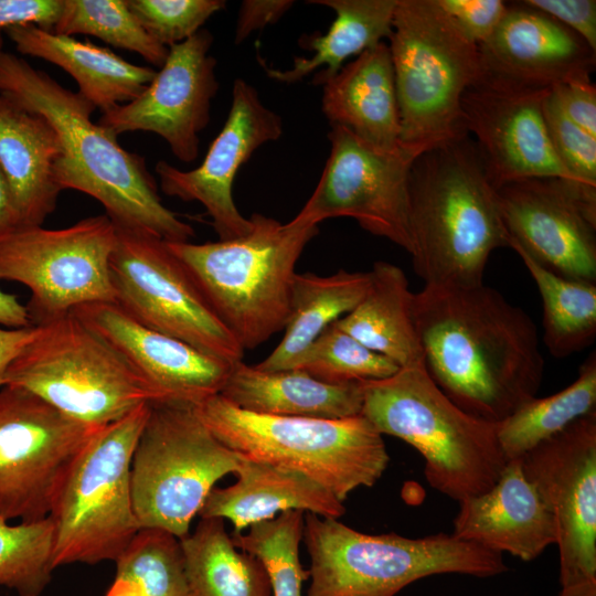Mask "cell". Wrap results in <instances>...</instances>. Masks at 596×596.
I'll return each instance as SVG.
<instances>
[{"mask_svg": "<svg viewBox=\"0 0 596 596\" xmlns=\"http://www.w3.org/2000/svg\"><path fill=\"white\" fill-rule=\"evenodd\" d=\"M413 313L426 372L462 411L499 423L536 396L544 371L536 327L498 290L425 285Z\"/></svg>", "mask_w": 596, "mask_h": 596, "instance_id": "1", "label": "cell"}, {"mask_svg": "<svg viewBox=\"0 0 596 596\" xmlns=\"http://www.w3.org/2000/svg\"><path fill=\"white\" fill-rule=\"evenodd\" d=\"M0 93L54 128L62 148L55 164L62 191L76 190L97 200L116 227L171 243L194 237L193 227L162 203L145 158L125 150L117 136L93 123L96 107L78 92L2 51Z\"/></svg>", "mask_w": 596, "mask_h": 596, "instance_id": "2", "label": "cell"}, {"mask_svg": "<svg viewBox=\"0 0 596 596\" xmlns=\"http://www.w3.org/2000/svg\"><path fill=\"white\" fill-rule=\"evenodd\" d=\"M414 272L425 285L476 286L508 247L497 189L467 135L421 153L409 171Z\"/></svg>", "mask_w": 596, "mask_h": 596, "instance_id": "3", "label": "cell"}, {"mask_svg": "<svg viewBox=\"0 0 596 596\" xmlns=\"http://www.w3.org/2000/svg\"><path fill=\"white\" fill-rule=\"evenodd\" d=\"M240 237L193 244L166 242L187 268L217 318L244 351L284 330L296 265L318 225L283 224L254 213Z\"/></svg>", "mask_w": 596, "mask_h": 596, "instance_id": "4", "label": "cell"}, {"mask_svg": "<svg viewBox=\"0 0 596 596\" xmlns=\"http://www.w3.org/2000/svg\"><path fill=\"white\" fill-rule=\"evenodd\" d=\"M361 385V415L382 436L397 437L423 456L430 487L460 502L498 481L508 462L498 441V423L462 411L423 364Z\"/></svg>", "mask_w": 596, "mask_h": 596, "instance_id": "5", "label": "cell"}, {"mask_svg": "<svg viewBox=\"0 0 596 596\" xmlns=\"http://www.w3.org/2000/svg\"><path fill=\"white\" fill-rule=\"evenodd\" d=\"M302 541L310 556L307 596H395L432 575L491 577L508 571L502 554L454 534H365L310 512Z\"/></svg>", "mask_w": 596, "mask_h": 596, "instance_id": "6", "label": "cell"}, {"mask_svg": "<svg viewBox=\"0 0 596 596\" xmlns=\"http://www.w3.org/2000/svg\"><path fill=\"white\" fill-rule=\"evenodd\" d=\"M194 406L232 450L298 471L342 502L355 489L374 486L390 461L382 435L361 414L338 419L263 415L241 409L220 394Z\"/></svg>", "mask_w": 596, "mask_h": 596, "instance_id": "7", "label": "cell"}, {"mask_svg": "<svg viewBox=\"0 0 596 596\" xmlns=\"http://www.w3.org/2000/svg\"><path fill=\"white\" fill-rule=\"evenodd\" d=\"M389 41L401 146L419 156L467 136L461 98L481 77L478 45L436 0H397Z\"/></svg>", "mask_w": 596, "mask_h": 596, "instance_id": "8", "label": "cell"}, {"mask_svg": "<svg viewBox=\"0 0 596 596\" xmlns=\"http://www.w3.org/2000/svg\"><path fill=\"white\" fill-rule=\"evenodd\" d=\"M150 404L97 429L72 462L50 518L54 568L116 561L140 530L131 461Z\"/></svg>", "mask_w": 596, "mask_h": 596, "instance_id": "9", "label": "cell"}, {"mask_svg": "<svg viewBox=\"0 0 596 596\" xmlns=\"http://www.w3.org/2000/svg\"><path fill=\"white\" fill-rule=\"evenodd\" d=\"M40 332L9 366L4 385L24 389L64 415L103 427L163 401L111 347L71 312Z\"/></svg>", "mask_w": 596, "mask_h": 596, "instance_id": "10", "label": "cell"}, {"mask_svg": "<svg viewBox=\"0 0 596 596\" xmlns=\"http://www.w3.org/2000/svg\"><path fill=\"white\" fill-rule=\"evenodd\" d=\"M244 457L213 435L194 405L151 403L130 472L140 529H161L179 539L188 535L214 485L234 473Z\"/></svg>", "mask_w": 596, "mask_h": 596, "instance_id": "11", "label": "cell"}, {"mask_svg": "<svg viewBox=\"0 0 596 596\" xmlns=\"http://www.w3.org/2000/svg\"><path fill=\"white\" fill-rule=\"evenodd\" d=\"M117 228L106 214L57 230L20 227L0 241V280L24 285L33 324L91 302H115L110 257Z\"/></svg>", "mask_w": 596, "mask_h": 596, "instance_id": "12", "label": "cell"}, {"mask_svg": "<svg viewBox=\"0 0 596 596\" xmlns=\"http://www.w3.org/2000/svg\"><path fill=\"white\" fill-rule=\"evenodd\" d=\"M117 228L110 257L115 304L141 324L231 365L244 350L164 241Z\"/></svg>", "mask_w": 596, "mask_h": 596, "instance_id": "13", "label": "cell"}, {"mask_svg": "<svg viewBox=\"0 0 596 596\" xmlns=\"http://www.w3.org/2000/svg\"><path fill=\"white\" fill-rule=\"evenodd\" d=\"M100 427L75 421L31 392L0 389V518H47L81 449Z\"/></svg>", "mask_w": 596, "mask_h": 596, "instance_id": "14", "label": "cell"}, {"mask_svg": "<svg viewBox=\"0 0 596 596\" xmlns=\"http://www.w3.org/2000/svg\"><path fill=\"white\" fill-rule=\"evenodd\" d=\"M330 126V153L319 182L292 220L318 225L351 217L411 254L409 171L418 155L402 146L382 150L345 127Z\"/></svg>", "mask_w": 596, "mask_h": 596, "instance_id": "15", "label": "cell"}, {"mask_svg": "<svg viewBox=\"0 0 596 596\" xmlns=\"http://www.w3.org/2000/svg\"><path fill=\"white\" fill-rule=\"evenodd\" d=\"M520 460L554 520L561 586L596 581V411Z\"/></svg>", "mask_w": 596, "mask_h": 596, "instance_id": "16", "label": "cell"}, {"mask_svg": "<svg viewBox=\"0 0 596 596\" xmlns=\"http://www.w3.org/2000/svg\"><path fill=\"white\" fill-rule=\"evenodd\" d=\"M497 195L509 242L558 276L596 284V188L536 177Z\"/></svg>", "mask_w": 596, "mask_h": 596, "instance_id": "17", "label": "cell"}, {"mask_svg": "<svg viewBox=\"0 0 596 596\" xmlns=\"http://www.w3.org/2000/svg\"><path fill=\"white\" fill-rule=\"evenodd\" d=\"M213 35L201 29L169 47L163 65L131 102L102 113L97 124L115 136L150 131L167 141L183 162L199 155V134L207 126L217 93L216 60L210 54Z\"/></svg>", "mask_w": 596, "mask_h": 596, "instance_id": "18", "label": "cell"}, {"mask_svg": "<svg viewBox=\"0 0 596 596\" xmlns=\"http://www.w3.org/2000/svg\"><path fill=\"white\" fill-rule=\"evenodd\" d=\"M281 135V117L262 103L253 85L236 78L226 120L202 163L182 171L160 160L156 172L161 190L182 201L200 202L221 241L243 236L251 231L252 223L234 203L233 182L240 168L260 146Z\"/></svg>", "mask_w": 596, "mask_h": 596, "instance_id": "19", "label": "cell"}, {"mask_svg": "<svg viewBox=\"0 0 596 596\" xmlns=\"http://www.w3.org/2000/svg\"><path fill=\"white\" fill-rule=\"evenodd\" d=\"M549 92L479 79L464 93V124L468 135L475 137L496 189L536 177L575 181L558 160L547 135L543 102Z\"/></svg>", "mask_w": 596, "mask_h": 596, "instance_id": "20", "label": "cell"}, {"mask_svg": "<svg viewBox=\"0 0 596 596\" xmlns=\"http://www.w3.org/2000/svg\"><path fill=\"white\" fill-rule=\"evenodd\" d=\"M478 50L480 79L522 89L551 91L568 81L589 79L596 66V51L578 34L523 1L509 2Z\"/></svg>", "mask_w": 596, "mask_h": 596, "instance_id": "21", "label": "cell"}, {"mask_svg": "<svg viewBox=\"0 0 596 596\" xmlns=\"http://www.w3.org/2000/svg\"><path fill=\"white\" fill-rule=\"evenodd\" d=\"M71 313L111 347L163 398L198 405L220 394L231 364L152 330L115 302H91Z\"/></svg>", "mask_w": 596, "mask_h": 596, "instance_id": "22", "label": "cell"}, {"mask_svg": "<svg viewBox=\"0 0 596 596\" xmlns=\"http://www.w3.org/2000/svg\"><path fill=\"white\" fill-rule=\"evenodd\" d=\"M455 536L522 561L556 544L554 520L525 478L521 460H509L492 488L459 502Z\"/></svg>", "mask_w": 596, "mask_h": 596, "instance_id": "23", "label": "cell"}, {"mask_svg": "<svg viewBox=\"0 0 596 596\" xmlns=\"http://www.w3.org/2000/svg\"><path fill=\"white\" fill-rule=\"evenodd\" d=\"M62 155L52 125L0 93V170L21 227L42 226L62 192L55 164Z\"/></svg>", "mask_w": 596, "mask_h": 596, "instance_id": "24", "label": "cell"}, {"mask_svg": "<svg viewBox=\"0 0 596 596\" xmlns=\"http://www.w3.org/2000/svg\"><path fill=\"white\" fill-rule=\"evenodd\" d=\"M234 473L235 483L210 491L199 512L201 519L228 520L240 533L288 510L334 519L345 513L342 501L298 471L244 457Z\"/></svg>", "mask_w": 596, "mask_h": 596, "instance_id": "25", "label": "cell"}, {"mask_svg": "<svg viewBox=\"0 0 596 596\" xmlns=\"http://www.w3.org/2000/svg\"><path fill=\"white\" fill-rule=\"evenodd\" d=\"M322 86V113L330 125L345 127L382 150L401 147L394 70L384 41L359 54Z\"/></svg>", "mask_w": 596, "mask_h": 596, "instance_id": "26", "label": "cell"}, {"mask_svg": "<svg viewBox=\"0 0 596 596\" xmlns=\"http://www.w3.org/2000/svg\"><path fill=\"white\" fill-rule=\"evenodd\" d=\"M4 31L21 54L47 61L67 72L76 81L78 93L102 113L138 97L157 72L129 63L107 47L33 24Z\"/></svg>", "mask_w": 596, "mask_h": 596, "instance_id": "27", "label": "cell"}, {"mask_svg": "<svg viewBox=\"0 0 596 596\" xmlns=\"http://www.w3.org/2000/svg\"><path fill=\"white\" fill-rule=\"evenodd\" d=\"M220 395L256 414L338 419L361 414V382L330 384L299 369L263 371L240 361L232 365Z\"/></svg>", "mask_w": 596, "mask_h": 596, "instance_id": "28", "label": "cell"}, {"mask_svg": "<svg viewBox=\"0 0 596 596\" xmlns=\"http://www.w3.org/2000/svg\"><path fill=\"white\" fill-rule=\"evenodd\" d=\"M370 287L362 300L336 324L400 368L424 365L407 277L384 260L373 264Z\"/></svg>", "mask_w": 596, "mask_h": 596, "instance_id": "29", "label": "cell"}, {"mask_svg": "<svg viewBox=\"0 0 596 596\" xmlns=\"http://www.w3.org/2000/svg\"><path fill=\"white\" fill-rule=\"evenodd\" d=\"M370 283V270L340 269L329 276L297 273L284 337L255 366L263 371L294 369L312 342L362 300Z\"/></svg>", "mask_w": 596, "mask_h": 596, "instance_id": "30", "label": "cell"}, {"mask_svg": "<svg viewBox=\"0 0 596 596\" xmlns=\"http://www.w3.org/2000/svg\"><path fill=\"white\" fill-rule=\"evenodd\" d=\"M330 8L336 18L323 35L309 38V57H295L289 70L270 67L257 54L267 75L278 82L295 83L316 70L313 83L322 85L334 76L347 58L389 39L397 0H311Z\"/></svg>", "mask_w": 596, "mask_h": 596, "instance_id": "31", "label": "cell"}, {"mask_svg": "<svg viewBox=\"0 0 596 596\" xmlns=\"http://www.w3.org/2000/svg\"><path fill=\"white\" fill-rule=\"evenodd\" d=\"M180 543L191 596H272L263 563L237 550L223 519H201Z\"/></svg>", "mask_w": 596, "mask_h": 596, "instance_id": "32", "label": "cell"}, {"mask_svg": "<svg viewBox=\"0 0 596 596\" xmlns=\"http://www.w3.org/2000/svg\"><path fill=\"white\" fill-rule=\"evenodd\" d=\"M596 411V353L579 366L576 380L562 391L532 397L498 423L497 437L507 461L520 459L576 419Z\"/></svg>", "mask_w": 596, "mask_h": 596, "instance_id": "33", "label": "cell"}, {"mask_svg": "<svg viewBox=\"0 0 596 596\" xmlns=\"http://www.w3.org/2000/svg\"><path fill=\"white\" fill-rule=\"evenodd\" d=\"M511 247L532 276L543 302V341L550 353L567 358L590 347L596 338V284L558 276Z\"/></svg>", "mask_w": 596, "mask_h": 596, "instance_id": "34", "label": "cell"}, {"mask_svg": "<svg viewBox=\"0 0 596 596\" xmlns=\"http://www.w3.org/2000/svg\"><path fill=\"white\" fill-rule=\"evenodd\" d=\"M115 563L105 596H191L180 539L168 531L140 529Z\"/></svg>", "mask_w": 596, "mask_h": 596, "instance_id": "35", "label": "cell"}, {"mask_svg": "<svg viewBox=\"0 0 596 596\" xmlns=\"http://www.w3.org/2000/svg\"><path fill=\"white\" fill-rule=\"evenodd\" d=\"M54 33L87 34L141 55L161 67L169 49L156 41L139 23L127 0H63Z\"/></svg>", "mask_w": 596, "mask_h": 596, "instance_id": "36", "label": "cell"}, {"mask_svg": "<svg viewBox=\"0 0 596 596\" xmlns=\"http://www.w3.org/2000/svg\"><path fill=\"white\" fill-rule=\"evenodd\" d=\"M305 512L288 510L249 526L247 533L232 534L238 550L256 556L264 565L272 596H302V584L309 578L299 558Z\"/></svg>", "mask_w": 596, "mask_h": 596, "instance_id": "37", "label": "cell"}, {"mask_svg": "<svg viewBox=\"0 0 596 596\" xmlns=\"http://www.w3.org/2000/svg\"><path fill=\"white\" fill-rule=\"evenodd\" d=\"M54 526L50 517L11 523L0 518V586L40 596L51 582Z\"/></svg>", "mask_w": 596, "mask_h": 596, "instance_id": "38", "label": "cell"}, {"mask_svg": "<svg viewBox=\"0 0 596 596\" xmlns=\"http://www.w3.org/2000/svg\"><path fill=\"white\" fill-rule=\"evenodd\" d=\"M294 369L326 383L348 384L386 379L401 368L362 344L334 322L312 342Z\"/></svg>", "mask_w": 596, "mask_h": 596, "instance_id": "39", "label": "cell"}, {"mask_svg": "<svg viewBox=\"0 0 596 596\" xmlns=\"http://www.w3.org/2000/svg\"><path fill=\"white\" fill-rule=\"evenodd\" d=\"M142 28L166 47L193 36L216 12L224 0H127Z\"/></svg>", "mask_w": 596, "mask_h": 596, "instance_id": "40", "label": "cell"}, {"mask_svg": "<svg viewBox=\"0 0 596 596\" xmlns=\"http://www.w3.org/2000/svg\"><path fill=\"white\" fill-rule=\"evenodd\" d=\"M543 117L558 160L575 181L596 188V137L563 113L551 91L543 102Z\"/></svg>", "mask_w": 596, "mask_h": 596, "instance_id": "41", "label": "cell"}, {"mask_svg": "<svg viewBox=\"0 0 596 596\" xmlns=\"http://www.w3.org/2000/svg\"><path fill=\"white\" fill-rule=\"evenodd\" d=\"M436 1L466 38L478 46L492 35L509 4L501 0Z\"/></svg>", "mask_w": 596, "mask_h": 596, "instance_id": "42", "label": "cell"}, {"mask_svg": "<svg viewBox=\"0 0 596 596\" xmlns=\"http://www.w3.org/2000/svg\"><path fill=\"white\" fill-rule=\"evenodd\" d=\"M523 2L574 31L596 51L595 0H525Z\"/></svg>", "mask_w": 596, "mask_h": 596, "instance_id": "43", "label": "cell"}, {"mask_svg": "<svg viewBox=\"0 0 596 596\" xmlns=\"http://www.w3.org/2000/svg\"><path fill=\"white\" fill-rule=\"evenodd\" d=\"M551 94L573 123L596 137V86L592 78L562 83Z\"/></svg>", "mask_w": 596, "mask_h": 596, "instance_id": "44", "label": "cell"}, {"mask_svg": "<svg viewBox=\"0 0 596 596\" xmlns=\"http://www.w3.org/2000/svg\"><path fill=\"white\" fill-rule=\"evenodd\" d=\"M63 0H0V30L33 24L53 31Z\"/></svg>", "mask_w": 596, "mask_h": 596, "instance_id": "45", "label": "cell"}, {"mask_svg": "<svg viewBox=\"0 0 596 596\" xmlns=\"http://www.w3.org/2000/svg\"><path fill=\"white\" fill-rule=\"evenodd\" d=\"M290 0H245L235 26V44L242 43L254 31L277 22L292 6Z\"/></svg>", "mask_w": 596, "mask_h": 596, "instance_id": "46", "label": "cell"}, {"mask_svg": "<svg viewBox=\"0 0 596 596\" xmlns=\"http://www.w3.org/2000/svg\"><path fill=\"white\" fill-rule=\"evenodd\" d=\"M40 332V326L23 328L0 327V389L4 385L6 373L11 363Z\"/></svg>", "mask_w": 596, "mask_h": 596, "instance_id": "47", "label": "cell"}, {"mask_svg": "<svg viewBox=\"0 0 596 596\" xmlns=\"http://www.w3.org/2000/svg\"><path fill=\"white\" fill-rule=\"evenodd\" d=\"M0 324L6 328H23L33 326L25 305L15 295L0 288Z\"/></svg>", "mask_w": 596, "mask_h": 596, "instance_id": "48", "label": "cell"}, {"mask_svg": "<svg viewBox=\"0 0 596 596\" xmlns=\"http://www.w3.org/2000/svg\"><path fill=\"white\" fill-rule=\"evenodd\" d=\"M21 227L9 187L0 170V241Z\"/></svg>", "mask_w": 596, "mask_h": 596, "instance_id": "49", "label": "cell"}, {"mask_svg": "<svg viewBox=\"0 0 596 596\" xmlns=\"http://www.w3.org/2000/svg\"><path fill=\"white\" fill-rule=\"evenodd\" d=\"M557 596H596V581H586L562 586Z\"/></svg>", "mask_w": 596, "mask_h": 596, "instance_id": "50", "label": "cell"}, {"mask_svg": "<svg viewBox=\"0 0 596 596\" xmlns=\"http://www.w3.org/2000/svg\"><path fill=\"white\" fill-rule=\"evenodd\" d=\"M2 47H3V36H2V31L0 30V53L3 51Z\"/></svg>", "mask_w": 596, "mask_h": 596, "instance_id": "51", "label": "cell"}]
</instances>
